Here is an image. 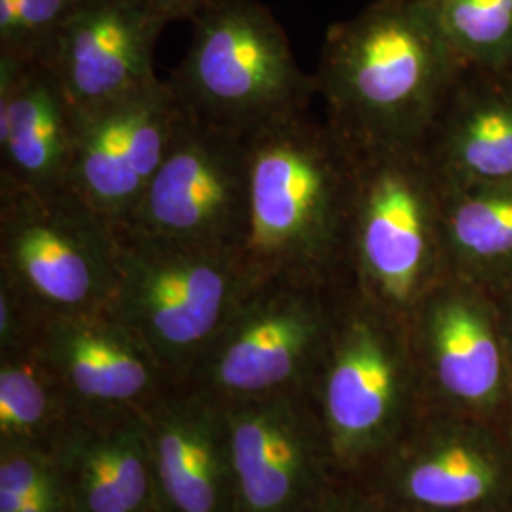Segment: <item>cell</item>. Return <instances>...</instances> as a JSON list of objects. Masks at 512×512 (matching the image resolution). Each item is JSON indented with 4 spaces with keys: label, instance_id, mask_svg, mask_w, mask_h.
Instances as JSON below:
<instances>
[{
    "label": "cell",
    "instance_id": "52a82bcc",
    "mask_svg": "<svg viewBox=\"0 0 512 512\" xmlns=\"http://www.w3.org/2000/svg\"><path fill=\"white\" fill-rule=\"evenodd\" d=\"M420 372L403 319L338 285L329 342L310 384L330 456L355 463L387 444Z\"/></svg>",
    "mask_w": 512,
    "mask_h": 512
},
{
    "label": "cell",
    "instance_id": "f1b7e54d",
    "mask_svg": "<svg viewBox=\"0 0 512 512\" xmlns=\"http://www.w3.org/2000/svg\"><path fill=\"white\" fill-rule=\"evenodd\" d=\"M152 512H162V511H158V509H156V511H152Z\"/></svg>",
    "mask_w": 512,
    "mask_h": 512
},
{
    "label": "cell",
    "instance_id": "d4e9b609",
    "mask_svg": "<svg viewBox=\"0 0 512 512\" xmlns=\"http://www.w3.org/2000/svg\"><path fill=\"white\" fill-rule=\"evenodd\" d=\"M304 512H389L378 505H372L368 501H361L355 497L327 494L325 490L317 495V499L311 503Z\"/></svg>",
    "mask_w": 512,
    "mask_h": 512
},
{
    "label": "cell",
    "instance_id": "8fae6325",
    "mask_svg": "<svg viewBox=\"0 0 512 512\" xmlns=\"http://www.w3.org/2000/svg\"><path fill=\"white\" fill-rule=\"evenodd\" d=\"M306 391L222 401L230 429L236 512H304L323 492L330 456Z\"/></svg>",
    "mask_w": 512,
    "mask_h": 512
},
{
    "label": "cell",
    "instance_id": "44dd1931",
    "mask_svg": "<svg viewBox=\"0 0 512 512\" xmlns=\"http://www.w3.org/2000/svg\"><path fill=\"white\" fill-rule=\"evenodd\" d=\"M461 67L512 65V0H425Z\"/></svg>",
    "mask_w": 512,
    "mask_h": 512
},
{
    "label": "cell",
    "instance_id": "6da1fadb",
    "mask_svg": "<svg viewBox=\"0 0 512 512\" xmlns=\"http://www.w3.org/2000/svg\"><path fill=\"white\" fill-rule=\"evenodd\" d=\"M355 152L308 112L247 137V291L264 281H346Z\"/></svg>",
    "mask_w": 512,
    "mask_h": 512
},
{
    "label": "cell",
    "instance_id": "83f0119b",
    "mask_svg": "<svg viewBox=\"0 0 512 512\" xmlns=\"http://www.w3.org/2000/svg\"><path fill=\"white\" fill-rule=\"evenodd\" d=\"M21 512H69V505L61 486H54L38 495L37 499Z\"/></svg>",
    "mask_w": 512,
    "mask_h": 512
},
{
    "label": "cell",
    "instance_id": "8992f818",
    "mask_svg": "<svg viewBox=\"0 0 512 512\" xmlns=\"http://www.w3.org/2000/svg\"><path fill=\"white\" fill-rule=\"evenodd\" d=\"M247 293L238 256L120 234L118 283L109 311L184 384Z\"/></svg>",
    "mask_w": 512,
    "mask_h": 512
},
{
    "label": "cell",
    "instance_id": "30bf717a",
    "mask_svg": "<svg viewBox=\"0 0 512 512\" xmlns=\"http://www.w3.org/2000/svg\"><path fill=\"white\" fill-rule=\"evenodd\" d=\"M184 110L167 80L92 109H76L69 186L120 230L165 158Z\"/></svg>",
    "mask_w": 512,
    "mask_h": 512
},
{
    "label": "cell",
    "instance_id": "ba28073f",
    "mask_svg": "<svg viewBox=\"0 0 512 512\" xmlns=\"http://www.w3.org/2000/svg\"><path fill=\"white\" fill-rule=\"evenodd\" d=\"M336 287L279 279L251 287L183 385L219 401L308 391L329 342Z\"/></svg>",
    "mask_w": 512,
    "mask_h": 512
},
{
    "label": "cell",
    "instance_id": "484cf974",
    "mask_svg": "<svg viewBox=\"0 0 512 512\" xmlns=\"http://www.w3.org/2000/svg\"><path fill=\"white\" fill-rule=\"evenodd\" d=\"M150 10L171 23L179 19H194L211 0H141Z\"/></svg>",
    "mask_w": 512,
    "mask_h": 512
},
{
    "label": "cell",
    "instance_id": "3957f363",
    "mask_svg": "<svg viewBox=\"0 0 512 512\" xmlns=\"http://www.w3.org/2000/svg\"><path fill=\"white\" fill-rule=\"evenodd\" d=\"M448 277L442 190L423 148L355 152L344 283L408 323Z\"/></svg>",
    "mask_w": 512,
    "mask_h": 512
},
{
    "label": "cell",
    "instance_id": "e0dca14e",
    "mask_svg": "<svg viewBox=\"0 0 512 512\" xmlns=\"http://www.w3.org/2000/svg\"><path fill=\"white\" fill-rule=\"evenodd\" d=\"M74 135L76 109L50 67L0 57V179L67 188Z\"/></svg>",
    "mask_w": 512,
    "mask_h": 512
},
{
    "label": "cell",
    "instance_id": "9a60e30c",
    "mask_svg": "<svg viewBox=\"0 0 512 512\" xmlns=\"http://www.w3.org/2000/svg\"><path fill=\"white\" fill-rule=\"evenodd\" d=\"M162 512H236L224 404L198 389L160 393L145 408Z\"/></svg>",
    "mask_w": 512,
    "mask_h": 512
},
{
    "label": "cell",
    "instance_id": "4316f807",
    "mask_svg": "<svg viewBox=\"0 0 512 512\" xmlns=\"http://www.w3.org/2000/svg\"><path fill=\"white\" fill-rule=\"evenodd\" d=\"M495 304L499 310V319H501V329L505 336V346L509 351V359L512 366V283L509 287H505L503 291L494 294Z\"/></svg>",
    "mask_w": 512,
    "mask_h": 512
},
{
    "label": "cell",
    "instance_id": "7c38bea8",
    "mask_svg": "<svg viewBox=\"0 0 512 512\" xmlns=\"http://www.w3.org/2000/svg\"><path fill=\"white\" fill-rule=\"evenodd\" d=\"M167 21L141 0H84L50 42L48 65L74 109H92L156 82Z\"/></svg>",
    "mask_w": 512,
    "mask_h": 512
},
{
    "label": "cell",
    "instance_id": "ac0fdd59",
    "mask_svg": "<svg viewBox=\"0 0 512 512\" xmlns=\"http://www.w3.org/2000/svg\"><path fill=\"white\" fill-rule=\"evenodd\" d=\"M421 148L444 186L512 183V65L463 67Z\"/></svg>",
    "mask_w": 512,
    "mask_h": 512
},
{
    "label": "cell",
    "instance_id": "603a6c76",
    "mask_svg": "<svg viewBox=\"0 0 512 512\" xmlns=\"http://www.w3.org/2000/svg\"><path fill=\"white\" fill-rule=\"evenodd\" d=\"M84 0H0V57L40 61Z\"/></svg>",
    "mask_w": 512,
    "mask_h": 512
},
{
    "label": "cell",
    "instance_id": "7a4b0ae2",
    "mask_svg": "<svg viewBox=\"0 0 512 512\" xmlns=\"http://www.w3.org/2000/svg\"><path fill=\"white\" fill-rule=\"evenodd\" d=\"M425 0H372L327 31L315 88L355 152L423 147L461 73Z\"/></svg>",
    "mask_w": 512,
    "mask_h": 512
},
{
    "label": "cell",
    "instance_id": "d6986e66",
    "mask_svg": "<svg viewBox=\"0 0 512 512\" xmlns=\"http://www.w3.org/2000/svg\"><path fill=\"white\" fill-rule=\"evenodd\" d=\"M503 484V465L484 440L437 433L410 442L393 465L399 497L418 509L454 512L492 499Z\"/></svg>",
    "mask_w": 512,
    "mask_h": 512
},
{
    "label": "cell",
    "instance_id": "7402d4cb",
    "mask_svg": "<svg viewBox=\"0 0 512 512\" xmlns=\"http://www.w3.org/2000/svg\"><path fill=\"white\" fill-rule=\"evenodd\" d=\"M63 397L33 349L2 353L0 365V442L4 446H37Z\"/></svg>",
    "mask_w": 512,
    "mask_h": 512
},
{
    "label": "cell",
    "instance_id": "2e32d148",
    "mask_svg": "<svg viewBox=\"0 0 512 512\" xmlns=\"http://www.w3.org/2000/svg\"><path fill=\"white\" fill-rule=\"evenodd\" d=\"M50 456L69 512L158 509L145 410L92 408L63 429Z\"/></svg>",
    "mask_w": 512,
    "mask_h": 512
},
{
    "label": "cell",
    "instance_id": "cb8c5ba5",
    "mask_svg": "<svg viewBox=\"0 0 512 512\" xmlns=\"http://www.w3.org/2000/svg\"><path fill=\"white\" fill-rule=\"evenodd\" d=\"M59 484L52 456L35 446H4L0 456V492L29 494Z\"/></svg>",
    "mask_w": 512,
    "mask_h": 512
},
{
    "label": "cell",
    "instance_id": "5b68a950",
    "mask_svg": "<svg viewBox=\"0 0 512 512\" xmlns=\"http://www.w3.org/2000/svg\"><path fill=\"white\" fill-rule=\"evenodd\" d=\"M120 234L71 186L35 190L0 179V279L46 319L109 308Z\"/></svg>",
    "mask_w": 512,
    "mask_h": 512
},
{
    "label": "cell",
    "instance_id": "4fadbf2b",
    "mask_svg": "<svg viewBox=\"0 0 512 512\" xmlns=\"http://www.w3.org/2000/svg\"><path fill=\"white\" fill-rule=\"evenodd\" d=\"M406 325L421 372L446 397L473 406L501 397L511 359L492 294L448 277Z\"/></svg>",
    "mask_w": 512,
    "mask_h": 512
},
{
    "label": "cell",
    "instance_id": "5bb4252c",
    "mask_svg": "<svg viewBox=\"0 0 512 512\" xmlns=\"http://www.w3.org/2000/svg\"><path fill=\"white\" fill-rule=\"evenodd\" d=\"M31 349L63 399L90 408L152 403L171 382L152 353L107 310L46 317Z\"/></svg>",
    "mask_w": 512,
    "mask_h": 512
},
{
    "label": "cell",
    "instance_id": "9c48e42d",
    "mask_svg": "<svg viewBox=\"0 0 512 512\" xmlns=\"http://www.w3.org/2000/svg\"><path fill=\"white\" fill-rule=\"evenodd\" d=\"M247 224V139L184 112L165 158L118 230L238 256Z\"/></svg>",
    "mask_w": 512,
    "mask_h": 512
},
{
    "label": "cell",
    "instance_id": "277c9868",
    "mask_svg": "<svg viewBox=\"0 0 512 512\" xmlns=\"http://www.w3.org/2000/svg\"><path fill=\"white\" fill-rule=\"evenodd\" d=\"M188 52L167 80L188 116L243 139L308 112L315 76L258 0H211L192 19Z\"/></svg>",
    "mask_w": 512,
    "mask_h": 512
},
{
    "label": "cell",
    "instance_id": "ffe728a7",
    "mask_svg": "<svg viewBox=\"0 0 512 512\" xmlns=\"http://www.w3.org/2000/svg\"><path fill=\"white\" fill-rule=\"evenodd\" d=\"M440 190L450 274L492 296L503 291L512 283V183Z\"/></svg>",
    "mask_w": 512,
    "mask_h": 512
}]
</instances>
